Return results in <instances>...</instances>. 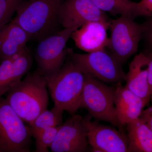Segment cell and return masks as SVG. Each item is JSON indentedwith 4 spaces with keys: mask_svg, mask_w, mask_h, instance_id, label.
I'll return each mask as SVG.
<instances>
[{
    "mask_svg": "<svg viewBox=\"0 0 152 152\" xmlns=\"http://www.w3.org/2000/svg\"><path fill=\"white\" fill-rule=\"evenodd\" d=\"M114 104L117 119L122 127L138 118L146 105L141 98L122 84L115 86Z\"/></svg>",
    "mask_w": 152,
    "mask_h": 152,
    "instance_id": "cell-14",
    "label": "cell"
},
{
    "mask_svg": "<svg viewBox=\"0 0 152 152\" xmlns=\"http://www.w3.org/2000/svg\"><path fill=\"white\" fill-rule=\"evenodd\" d=\"M64 111L54 105L51 110L47 109L42 112L34 121L29 123L28 126L32 137L44 130L61 124Z\"/></svg>",
    "mask_w": 152,
    "mask_h": 152,
    "instance_id": "cell-19",
    "label": "cell"
},
{
    "mask_svg": "<svg viewBox=\"0 0 152 152\" xmlns=\"http://www.w3.org/2000/svg\"><path fill=\"white\" fill-rule=\"evenodd\" d=\"M109 23L88 22L74 31L71 38L77 48L87 53L106 49L108 42Z\"/></svg>",
    "mask_w": 152,
    "mask_h": 152,
    "instance_id": "cell-12",
    "label": "cell"
},
{
    "mask_svg": "<svg viewBox=\"0 0 152 152\" xmlns=\"http://www.w3.org/2000/svg\"><path fill=\"white\" fill-rule=\"evenodd\" d=\"M149 58L145 51L134 57L126 74V86L141 98L146 105L151 101V94L148 83Z\"/></svg>",
    "mask_w": 152,
    "mask_h": 152,
    "instance_id": "cell-15",
    "label": "cell"
},
{
    "mask_svg": "<svg viewBox=\"0 0 152 152\" xmlns=\"http://www.w3.org/2000/svg\"><path fill=\"white\" fill-rule=\"evenodd\" d=\"M60 126L44 130L33 135L35 140L36 148L34 152H48L49 148H50L54 140Z\"/></svg>",
    "mask_w": 152,
    "mask_h": 152,
    "instance_id": "cell-20",
    "label": "cell"
},
{
    "mask_svg": "<svg viewBox=\"0 0 152 152\" xmlns=\"http://www.w3.org/2000/svg\"><path fill=\"white\" fill-rule=\"evenodd\" d=\"M87 139L94 152H128L127 134L123 129L91 121L89 114L86 116Z\"/></svg>",
    "mask_w": 152,
    "mask_h": 152,
    "instance_id": "cell-9",
    "label": "cell"
},
{
    "mask_svg": "<svg viewBox=\"0 0 152 152\" xmlns=\"http://www.w3.org/2000/svg\"><path fill=\"white\" fill-rule=\"evenodd\" d=\"M143 24L144 31L142 39L146 45L147 51L152 52V18H148Z\"/></svg>",
    "mask_w": 152,
    "mask_h": 152,
    "instance_id": "cell-22",
    "label": "cell"
},
{
    "mask_svg": "<svg viewBox=\"0 0 152 152\" xmlns=\"http://www.w3.org/2000/svg\"><path fill=\"white\" fill-rule=\"evenodd\" d=\"M64 0H21L13 21L38 42L55 34L61 26L60 6Z\"/></svg>",
    "mask_w": 152,
    "mask_h": 152,
    "instance_id": "cell-2",
    "label": "cell"
},
{
    "mask_svg": "<svg viewBox=\"0 0 152 152\" xmlns=\"http://www.w3.org/2000/svg\"><path fill=\"white\" fill-rule=\"evenodd\" d=\"M85 74L68 55L56 73L47 79V87L55 105L71 115L80 108Z\"/></svg>",
    "mask_w": 152,
    "mask_h": 152,
    "instance_id": "cell-3",
    "label": "cell"
},
{
    "mask_svg": "<svg viewBox=\"0 0 152 152\" xmlns=\"http://www.w3.org/2000/svg\"><path fill=\"white\" fill-rule=\"evenodd\" d=\"M101 10L113 16H125L134 20L138 17L150 18L139 2L130 0H91Z\"/></svg>",
    "mask_w": 152,
    "mask_h": 152,
    "instance_id": "cell-18",
    "label": "cell"
},
{
    "mask_svg": "<svg viewBox=\"0 0 152 152\" xmlns=\"http://www.w3.org/2000/svg\"><path fill=\"white\" fill-rule=\"evenodd\" d=\"M149 58L148 69V83L150 94H151V101L152 105V52L145 51Z\"/></svg>",
    "mask_w": 152,
    "mask_h": 152,
    "instance_id": "cell-24",
    "label": "cell"
},
{
    "mask_svg": "<svg viewBox=\"0 0 152 152\" xmlns=\"http://www.w3.org/2000/svg\"><path fill=\"white\" fill-rule=\"evenodd\" d=\"M31 39L29 34L14 21L7 24L0 31L1 61L22 52Z\"/></svg>",
    "mask_w": 152,
    "mask_h": 152,
    "instance_id": "cell-16",
    "label": "cell"
},
{
    "mask_svg": "<svg viewBox=\"0 0 152 152\" xmlns=\"http://www.w3.org/2000/svg\"><path fill=\"white\" fill-rule=\"evenodd\" d=\"M139 118L145 123L152 132V105L143 110Z\"/></svg>",
    "mask_w": 152,
    "mask_h": 152,
    "instance_id": "cell-23",
    "label": "cell"
},
{
    "mask_svg": "<svg viewBox=\"0 0 152 152\" xmlns=\"http://www.w3.org/2000/svg\"><path fill=\"white\" fill-rule=\"evenodd\" d=\"M47 87L46 78L37 69L12 87L6 93V99L19 116L29 124L48 108Z\"/></svg>",
    "mask_w": 152,
    "mask_h": 152,
    "instance_id": "cell-1",
    "label": "cell"
},
{
    "mask_svg": "<svg viewBox=\"0 0 152 152\" xmlns=\"http://www.w3.org/2000/svg\"><path fill=\"white\" fill-rule=\"evenodd\" d=\"M128 152H152V132L139 118L127 125Z\"/></svg>",
    "mask_w": 152,
    "mask_h": 152,
    "instance_id": "cell-17",
    "label": "cell"
},
{
    "mask_svg": "<svg viewBox=\"0 0 152 152\" xmlns=\"http://www.w3.org/2000/svg\"><path fill=\"white\" fill-rule=\"evenodd\" d=\"M142 7L146 11L152 18V0H142L140 2Z\"/></svg>",
    "mask_w": 152,
    "mask_h": 152,
    "instance_id": "cell-25",
    "label": "cell"
},
{
    "mask_svg": "<svg viewBox=\"0 0 152 152\" xmlns=\"http://www.w3.org/2000/svg\"><path fill=\"white\" fill-rule=\"evenodd\" d=\"M33 58L26 48L20 53L2 61L0 64V97L28 72Z\"/></svg>",
    "mask_w": 152,
    "mask_h": 152,
    "instance_id": "cell-13",
    "label": "cell"
},
{
    "mask_svg": "<svg viewBox=\"0 0 152 152\" xmlns=\"http://www.w3.org/2000/svg\"><path fill=\"white\" fill-rule=\"evenodd\" d=\"M32 137L28 126L0 97V152H30Z\"/></svg>",
    "mask_w": 152,
    "mask_h": 152,
    "instance_id": "cell-7",
    "label": "cell"
},
{
    "mask_svg": "<svg viewBox=\"0 0 152 152\" xmlns=\"http://www.w3.org/2000/svg\"><path fill=\"white\" fill-rule=\"evenodd\" d=\"M88 145L86 117L75 113L60 125L50 148L53 152H86Z\"/></svg>",
    "mask_w": 152,
    "mask_h": 152,
    "instance_id": "cell-10",
    "label": "cell"
},
{
    "mask_svg": "<svg viewBox=\"0 0 152 152\" xmlns=\"http://www.w3.org/2000/svg\"><path fill=\"white\" fill-rule=\"evenodd\" d=\"M58 19L64 28L75 30L88 22L107 23L110 20L91 0H64L59 9Z\"/></svg>",
    "mask_w": 152,
    "mask_h": 152,
    "instance_id": "cell-11",
    "label": "cell"
},
{
    "mask_svg": "<svg viewBox=\"0 0 152 152\" xmlns=\"http://www.w3.org/2000/svg\"><path fill=\"white\" fill-rule=\"evenodd\" d=\"M71 59L84 73L114 86L125 81L126 74L121 64L107 48L86 54L74 53L69 48Z\"/></svg>",
    "mask_w": 152,
    "mask_h": 152,
    "instance_id": "cell-5",
    "label": "cell"
},
{
    "mask_svg": "<svg viewBox=\"0 0 152 152\" xmlns=\"http://www.w3.org/2000/svg\"><path fill=\"white\" fill-rule=\"evenodd\" d=\"M21 0H0V31L8 23Z\"/></svg>",
    "mask_w": 152,
    "mask_h": 152,
    "instance_id": "cell-21",
    "label": "cell"
},
{
    "mask_svg": "<svg viewBox=\"0 0 152 152\" xmlns=\"http://www.w3.org/2000/svg\"><path fill=\"white\" fill-rule=\"evenodd\" d=\"M75 29L64 28L39 41L35 58L37 69L46 79L56 73L69 55L66 44Z\"/></svg>",
    "mask_w": 152,
    "mask_h": 152,
    "instance_id": "cell-8",
    "label": "cell"
},
{
    "mask_svg": "<svg viewBox=\"0 0 152 152\" xmlns=\"http://www.w3.org/2000/svg\"><path fill=\"white\" fill-rule=\"evenodd\" d=\"M109 30L110 35L106 48L123 65L137 51L142 37L143 24L121 15L110 19Z\"/></svg>",
    "mask_w": 152,
    "mask_h": 152,
    "instance_id": "cell-6",
    "label": "cell"
},
{
    "mask_svg": "<svg viewBox=\"0 0 152 152\" xmlns=\"http://www.w3.org/2000/svg\"><path fill=\"white\" fill-rule=\"evenodd\" d=\"M85 74L80 108L85 109L95 121H105L123 129L117 119L114 104L115 87L111 86Z\"/></svg>",
    "mask_w": 152,
    "mask_h": 152,
    "instance_id": "cell-4",
    "label": "cell"
}]
</instances>
